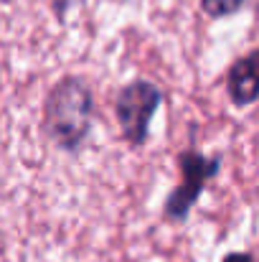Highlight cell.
Returning <instances> with one entry per match:
<instances>
[{
    "label": "cell",
    "mask_w": 259,
    "mask_h": 262,
    "mask_svg": "<svg viewBox=\"0 0 259 262\" xmlns=\"http://www.w3.org/2000/svg\"><path fill=\"white\" fill-rule=\"evenodd\" d=\"M180 186L175 188L166 204V214L171 219H183L188 214V209L193 206V201L201 196L203 191V183L216 176L219 171V161L216 158H203L198 153H183L180 156Z\"/></svg>",
    "instance_id": "obj_3"
},
{
    "label": "cell",
    "mask_w": 259,
    "mask_h": 262,
    "mask_svg": "<svg viewBox=\"0 0 259 262\" xmlns=\"http://www.w3.org/2000/svg\"><path fill=\"white\" fill-rule=\"evenodd\" d=\"M94 99L79 77H66L49 92L43 107V130L61 150H77L91 130Z\"/></svg>",
    "instance_id": "obj_1"
},
{
    "label": "cell",
    "mask_w": 259,
    "mask_h": 262,
    "mask_svg": "<svg viewBox=\"0 0 259 262\" xmlns=\"http://www.w3.org/2000/svg\"><path fill=\"white\" fill-rule=\"evenodd\" d=\"M229 97L237 107H247L257 99L259 79H257V54H247L244 59L234 61V67L229 69V79H226Z\"/></svg>",
    "instance_id": "obj_4"
},
{
    "label": "cell",
    "mask_w": 259,
    "mask_h": 262,
    "mask_svg": "<svg viewBox=\"0 0 259 262\" xmlns=\"http://www.w3.org/2000/svg\"><path fill=\"white\" fill-rule=\"evenodd\" d=\"M160 89L148 79H135L117 92L114 97V115L120 120L122 135L132 145H143L150 133V120L160 107Z\"/></svg>",
    "instance_id": "obj_2"
},
{
    "label": "cell",
    "mask_w": 259,
    "mask_h": 262,
    "mask_svg": "<svg viewBox=\"0 0 259 262\" xmlns=\"http://www.w3.org/2000/svg\"><path fill=\"white\" fill-rule=\"evenodd\" d=\"M247 0H201L203 10L211 15V18H224V15H231L237 13Z\"/></svg>",
    "instance_id": "obj_5"
},
{
    "label": "cell",
    "mask_w": 259,
    "mask_h": 262,
    "mask_svg": "<svg viewBox=\"0 0 259 262\" xmlns=\"http://www.w3.org/2000/svg\"><path fill=\"white\" fill-rule=\"evenodd\" d=\"M226 262H252V257L249 255H229Z\"/></svg>",
    "instance_id": "obj_6"
}]
</instances>
